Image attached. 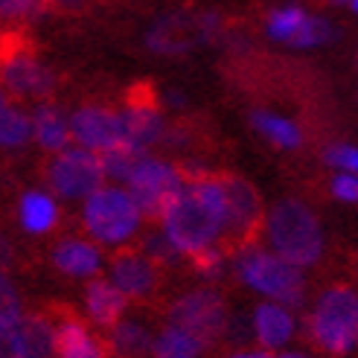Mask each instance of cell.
<instances>
[{
  "label": "cell",
  "instance_id": "27",
  "mask_svg": "<svg viewBox=\"0 0 358 358\" xmlns=\"http://www.w3.org/2000/svg\"><path fill=\"white\" fill-rule=\"evenodd\" d=\"M146 155V152H137L131 146H114V149H105L99 155L102 160V172L105 178H114V181H125L131 175V169L137 166V160Z\"/></svg>",
  "mask_w": 358,
  "mask_h": 358
},
{
  "label": "cell",
  "instance_id": "24",
  "mask_svg": "<svg viewBox=\"0 0 358 358\" xmlns=\"http://www.w3.org/2000/svg\"><path fill=\"white\" fill-rule=\"evenodd\" d=\"M201 344L195 341V338L184 329H178V327H166L164 332H160L157 341H152V352L157 358H199L201 355Z\"/></svg>",
  "mask_w": 358,
  "mask_h": 358
},
{
  "label": "cell",
  "instance_id": "14",
  "mask_svg": "<svg viewBox=\"0 0 358 358\" xmlns=\"http://www.w3.org/2000/svg\"><path fill=\"white\" fill-rule=\"evenodd\" d=\"M3 82L9 85V91L27 94V96H47L52 91V73L29 56H17L6 62L3 67Z\"/></svg>",
  "mask_w": 358,
  "mask_h": 358
},
{
  "label": "cell",
  "instance_id": "36",
  "mask_svg": "<svg viewBox=\"0 0 358 358\" xmlns=\"http://www.w3.org/2000/svg\"><path fill=\"white\" fill-rule=\"evenodd\" d=\"M230 358H274V355H268V352H236Z\"/></svg>",
  "mask_w": 358,
  "mask_h": 358
},
{
  "label": "cell",
  "instance_id": "28",
  "mask_svg": "<svg viewBox=\"0 0 358 358\" xmlns=\"http://www.w3.org/2000/svg\"><path fill=\"white\" fill-rule=\"evenodd\" d=\"M303 17H306V12H303L300 6H280V9H274L271 15H268V35H271L274 41L289 44L294 38V32L300 29Z\"/></svg>",
  "mask_w": 358,
  "mask_h": 358
},
{
  "label": "cell",
  "instance_id": "6",
  "mask_svg": "<svg viewBox=\"0 0 358 358\" xmlns=\"http://www.w3.org/2000/svg\"><path fill=\"white\" fill-rule=\"evenodd\" d=\"M169 324L189 332L201 347H210L227 329V306L219 292L195 289L181 300H175L169 312Z\"/></svg>",
  "mask_w": 358,
  "mask_h": 358
},
{
  "label": "cell",
  "instance_id": "5",
  "mask_svg": "<svg viewBox=\"0 0 358 358\" xmlns=\"http://www.w3.org/2000/svg\"><path fill=\"white\" fill-rule=\"evenodd\" d=\"M85 224L91 236L105 245H120L140 227V210L120 187H99L85 201Z\"/></svg>",
  "mask_w": 358,
  "mask_h": 358
},
{
  "label": "cell",
  "instance_id": "12",
  "mask_svg": "<svg viewBox=\"0 0 358 358\" xmlns=\"http://www.w3.org/2000/svg\"><path fill=\"white\" fill-rule=\"evenodd\" d=\"M224 192V227H230L234 234H245L248 227H254V222L259 219V195L248 181L239 178H230L222 184Z\"/></svg>",
  "mask_w": 358,
  "mask_h": 358
},
{
  "label": "cell",
  "instance_id": "19",
  "mask_svg": "<svg viewBox=\"0 0 358 358\" xmlns=\"http://www.w3.org/2000/svg\"><path fill=\"white\" fill-rule=\"evenodd\" d=\"M56 201L52 195L32 189L21 199V227L29 230V234H47V230L56 227Z\"/></svg>",
  "mask_w": 358,
  "mask_h": 358
},
{
  "label": "cell",
  "instance_id": "37",
  "mask_svg": "<svg viewBox=\"0 0 358 358\" xmlns=\"http://www.w3.org/2000/svg\"><path fill=\"white\" fill-rule=\"evenodd\" d=\"M332 3H335V6H344V9H352V12H355V3H358V0H332Z\"/></svg>",
  "mask_w": 358,
  "mask_h": 358
},
{
  "label": "cell",
  "instance_id": "25",
  "mask_svg": "<svg viewBox=\"0 0 358 358\" xmlns=\"http://www.w3.org/2000/svg\"><path fill=\"white\" fill-rule=\"evenodd\" d=\"M32 137V129H29V117L21 114L12 105L0 102V146L3 149H17Z\"/></svg>",
  "mask_w": 358,
  "mask_h": 358
},
{
  "label": "cell",
  "instance_id": "23",
  "mask_svg": "<svg viewBox=\"0 0 358 358\" xmlns=\"http://www.w3.org/2000/svg\"><path fill=\"white\" fill-rule=\"evenodd\" d=\"M111 344L122 358H143L152 352V335L134 320H122V324H114Z\"/></svg>",
  "mask_w": 358,
  "mask_h": 358
},
{
  "label": "cell",
  "instance_id": "4",
  "mask_svg": "<svg viewBox=\"0 0 358 358\" xmlns=\"http://www.w3.org/2000/svg\"><path fill=\"white\" fill-rule=\"evenodd\" d=\"M312 335L332 355H347L358 341V297L347 285L324 292L312 309Z\"/></svg>",
  "mask_w": 358,
  "mask_h": 358
},
{
  "label": "cell",
  "instance_id": "13",
  "mask_svg": "<svg viewBox=\"0 0 358 358\" xmlns=\"http://www.w3.org/2000/svg\"><path fill=\"white\" fill-rule=\"evenodd\" d=\"M254 335L268 347V350H280L292 341L294 335V317L292 312L280 306V303L268 300L259 303L257 312H254Z\"/></svg>",
  "mask_w": 358,
  "mask_h": 358
},
{
  "label": "cell",
  "instance_id": "10",
  "mask_svg": "<svg viewBox=\"0 0 358 358\" xmlns=\"http://www.w3.org/2000/svg\"><path fill=\"white\" fill-rule=\"evenodd\" d=\"M70 134L79 140L82 149L91 152H105L122 146V134H120V117L105 111V108H79L73 117H67Z\"/></svg>",
  "mask_w": 358,
  "mask_h": 358
},
{
  "label": "cell",
  "instance_id": "40",
  "mask_svg": "<svg viewBox=\"0 0 358 358\" xmlns=\"http://www.w3.org/2000/svg\"><path fill=\"white\" fill-rule=\"evenodd\" d=\"M56 3H70V0H56Z\"/></svg>",
  "mask_w": 358,
  "mask_h": 358
},
{
  "label": "cell",
  "instance_id": "8",
  "mask_svg": "<svg viewBox=\"0 0 358 358\" xmlns=\"http://www.w3.org/2000/svg\"><path fill=\"white\" fill-rule=\"evenodd\" d=\"M105 181L102 160L91 149H62L50 166V187L62 199H87Z\"/></svg>",
  "mask_w": 358,
  "mask_h": 358
},
{
  "label": "cell",
  "instance_id": "17",
  "mask_svg": "<svg viewBox=\"0 0 358 358\" xmlns=\"http://www.w3.org/2000/svg\"><path fill=\"white\" fill-rule=\"evenodd\" d=\"M29 129H32V137L38 140L47 152H62L70 140L67 117L59 108H52V105L35 108V114L29 117Z\"/></svg>",
  "mask_w": 358,
  "mask_h": 358
},
{
  "label": "cell",
  "instance_id": "41",
  "mask_svg": "<svg viewBox=\"0 0 358 358\" xmlns=\"http://www.w3.org/2000/svg\"><path fill=\"white\" fill-rule=\"evenodd\" d=\"M0 102H3V94H0Z\"/></svg>",
  "mask_w": 358,
  "mask_h": 358
},
{
  "label": "cell",
  "instance_id": "3",
  "mask_svg": "<svg viewBox=\"0 0 358 358\" xmlns=\"http://www.w3.org/2000/svg\"><path fill=\"white\" fill-rule=\"evenodd\" d=\"M236 274L239 280L268 300L280 303L285 309H297L303 306L306 297V282H303L300 268L285 262L277 254H268L259 248H248L236 257Z\"/></svg>",
  "mask_w": 358,
  "mask_h": 358
},
{
  "label": "cell",
  "instance_id": "15",
  "mask_svg": "<svg viewBox=\"0 0 358 358\" xmlns=\"http://www.w3.org/2000/svg\"><path fill=\"white\" fill-rule=\"evenodd\" d=\"M52 262L67 277H91L99 271L102 257L94 245H87L82 239H64L52 250Z\"/></svg>",
  "mask_w": 358,
  "mask_h": 358
},
{
  "label": "cell",
  "instance_id": "33",
  "mask_svg": "<svg viewBox=\"0 0 358 358\" xmlns=\"http://www.w3.org/2000/svg\"><path fill=\"white\" fill-rule=\"evenodd\" d=\"M332 195L338 201H344V204H355L358 199V181H355V172H338L332 178V184H329Z\"/></svg>",
  "mask_w": 358,
  "mask_h": 358
},
{
  "label": "cell",
  "instance_id": "39",
  "mask_svg": "<svg viewBox=\"0 0 358 358\" xmlns=\"http://www.w3.org/2000/svg\"><path fill=\"white\" fill-rule=\"evenodd\" d=\"M280 358H306V355H303V352H282Z\"/></svg>",
  "mask_w": 358,
  "mask_h": 358
},
{
  "label": "cell",
  "instance_id": "21",
  "mask_svg": "<svg viewBox=\"0 0 358 358\" xmlns=\"http://www.w3.org/2000/svg\"><path fill=\"white\" fill-rule=\"evenodd\" d=\"M250 122H254V129H257L265 140H271L274 146H280V149H297L300 143H303V131L297 129L292 120H285V117H280V114L257 111L254 117H250Z\"/></svg>",
  "mask_w": 358,
  "mask_h": 358
},
{
  "label": "cell",
  "instance_id": "9",
  "mask_svg": "<svg viewBox=\"0 0 358 358\" xmlns=\"http://www.w3.org/2000/svg\"><path fill=\"white\" fill-rule=\"evenodd\" d=\"M216 27H219L216 15H201V17L166 15L149 29L146 47L152 52H164V56H178V52L189 50L192 44L204 41L210 32H216Z\"/></svg>",
  "mask_w": 358,
  "mask_h": 358
},
{
  "label": "cell",
  "instance_id": "38",
  "mask_svg": "<svg viewBox=\"0 0 358 358\" xmlns=\"http://www.w3.org/2000/svg\"><path fill=\"white\" fill-rule=\"evenodd\" d=\"M169 105H184V94L172 91V94H169Z\"/></svg>",
  "mask_w": 358,
  "mask_h": 358
},
{
  "label": "cell",
  "instance_id": "2",
  "mask_svg": "<svg viewBox=\"0 0 358 358\" xmlns=\"http://www.w3.org/2000/svg\"><path fill=\"white\" fill-rule=\"evenodd\" d=\"M268 239H271L277 257L297 268L315 265L324 254V230H320L315 213L294 199H285L271 210Z\"/></svg>",
  "mask_w": 358,
  "mask_h": 358
},
{
  "label": "cell",
  "instance_id": "26",
  "mask_svg": "<svg viewBox=\"0 0 358 358\" xmlns=\"http://www.w3.org/2000/svg\"><path fill=\"white\" fill-rule=\"evenodd\" d=\"M338 38V27L332 21H327V17H315V15H306L303 17V24L300 29L294 32V38L289 41L292 47H327Z\"/></svg>",
  "mask_w": 358,
  "mask_h": 358
},
{
  "label": "cell",
  "instance_id": "34",
  "mask_svg": "<svg viewBox=\"0 0 358 358\" xmlns=\"http://www.w3.org/2000/svg\"><path fill=\"white\" fill-rule=\"evenodd\" d=\"M0 358H29L21 335H17V324L12 329H0Z\"/></svg>",
  "mask_w": 358,
  "mask_h": 358
},
{
  "label": "cell",
  "instance_id": "18",
  "mask_svg": "<svg viewBox=\"0 0 358 358\" xmlns=\"http://www.w3.org/2000/svg\"><path fill=\"white\" fill-rule=\"evenodd\" d=\"M87 315H91L99 327H114L122 309H125V294L117 289L114 282H105V280H96L91 289H87Z\"/></svg>",
  "mask_w": 358,
  "mask_h": 358
},
{
  "label": "cell",
  "instance_id": "29",
  "mask_svg": "<svg viewBox=\"0 0 358 358\" xmlns=\"http://www.w3.org/2000/svg\"><path fill=\"white\" fill-rule=\"evenodd\" d=\"M21 317V297H17L9 277H3V271H0V329H12Z\"/></svg>",
  "mask_w": 358,
  "mask_h": 358
},
{
  "label": "cell",
  "instance_id": "35",
  "mask_svg": "<svg viewBox=\"0 0 358 358\" xmlns=\"http://www.w3.org/2000/svg\"><path fill=\"white\" fill-rule=\"evenodd\" d=\"M38 12V0H0V17H29Z\"/></svg>",
  "mask_w": 358,
  "mask_h": 358
},
{
  "label": "cell",
  "instance_id": "30",
  "mask_svg": "<svg viewBox=\"0 0 358 358\" xmlns=\"http://www.w3.org/2000/svg\"><path fill=\"white\" fill-rule=\"evenodd\" d=\"M324 160L338 172H355L358 169V152H355V146H350V143H332V146L324 152Z\"/></svg>",
  "mask_w": 358,
  "mask_h": 358
},
{
  "label": "cell",
  "instance_id": "31",
  "mask_svg": "<svg viewBox=\"0 0 358 358\" xmlns=\"http://www.w3.org/2000/svg\"><path fill=\"white\" fill-rule=\"evenodd\" d=\"M192 257H195V271H199L207 282L222 277L224 262H222V254H216L213 248H204V250H199V254H192Z\"/></svg>",
  "mask_w": 358,
  "mask_h": 358
},
{
  "label": "cell",
  "instance_id": "11",
  "mask_svg": "<svg viewBox=\"0 0 358 358\" xmlns=\"http://www.w3.org/2000/svg\"><path fill=\"white\" fill-rule=\"evenodd\" d=\"M120 134H122V146L146 152L157 140H164L166 122L157 111L146 108V105H134V108L120 114Z\"/></svg>",
  "mask_w": 358,
  "mask_h": 358
},
{
  "label": "cell",
  "instance_id": "22",
  "mask_svg": "<svg viewBox=\"0 0 358 358\" xmlns=\"http://www.w3.org/2000/svg\"><path fill=\"white\" fill-rule=\"evenodd\" d=\"M56 350L62 358H102L91 332L82 324H76V320L62 324V329L56 332Z\"/></svg>",
  "mask_w": 358,
  "mask_h": 358
},
{
  "label": "cell",
  "instance_id": "1",
  "mask_svg": "<svg viewBox=\"0 0 358 358\" xmlns=\"http://www.w3.org/2000/svg\"><path fill=\"white\" fill-rule=\"evenodd\" d=\"M160 216H164V236L175 245L178 254H199L204 248H213L227 222L222 184L195 181L181 187Z\"/></svg>",
  "mask_w": 358,
  "mask_h": 358
},
{
  "label": "cell",
  "instance_id": "7",
  "mask_svg": "<svg viewBox=\"0 0 358 358\" xmlns=\"http://www.w3.org/2000/svg\"><path fill=\"white\" fill-rule=\"evenodd\" d=\"M125 184H129L125 192L131 195L140 216H160V213L166 210V204L175 199V192L184 187L181 172L175 166L164 164V160L146 157V155L137 160V166L125 178Z\"/></svg>",
  "mask_w": 358,
  "mask_h": 358
},
{
  "label": "cell",
  "instance_id": "32",
  "mask_svg": "<svg viewBox=\"0 0 358 358\" xmlns=\"http://www.w3.org/2000/svg\"><path fill=\"white\" fill-rule=\"evenodd\" d=\"M178 257V250H175V245L164 236V234H152V236H146V259H157V262H166V265H172Z\"/></svg>",
  "mask_w": 358,
  "mask_h": 358
},
{
  "label": "cell",
  "instance_id": "16",
  "mask_svg": "<svg viewBox=\"0 0 358 358\" xmlns=\"http://www.w3.org/2000/svg\"><path fill=\"white\" fill-rule=\"evenodd\" d=\"M111 282L125 294V297H140L152 292L155 285V268L146 257H120L114 262V271H111Z\"/></svg>",
  "mask_w": 358,
  "mask_h": 358
},
{
  "label": "cell",
  "instance_id": "20",
  "mask_svg": "<svg viewBox=\"0 0 358 358\" xmlns=\"http://www.w3.org/2000/svg\"><path fill=\"white\" fill-rule=\"evenodd\" d=\"M17 335H21L29 358H50L56 352V329L38 315H24L17 320Z\"/></svg>",
  "mask_w": 358,
  "mask_h": 358
}]
</instances>
